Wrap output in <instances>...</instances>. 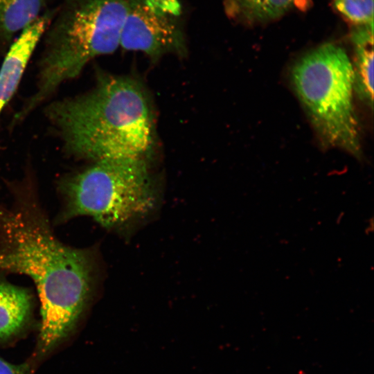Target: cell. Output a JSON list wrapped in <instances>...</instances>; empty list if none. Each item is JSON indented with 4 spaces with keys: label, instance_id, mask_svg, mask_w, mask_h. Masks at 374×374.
Segmentation results:
<instances>
[{
    "label": "cell",
    "instance_id": "9c48e42d",
    "mask_svg": "<svg viewBox=\"0 0 374 374\" xmlns=\"http://www.w3.org/2000/svg\"><path fill=\"white\" fill-rule=\"evenodd\" d=\"M33 296L26 288L0 280V339L17 334L27 323Z\"/></svg>",
    "mask_w": 374,
    "mask_h": 374
},
{
    "label": "cell",
    "instance_id": "6da1fadb",
    "mask_svg": "<svg viewBox=\"0 0 374 374\" xmlns=\"http://www.w3.org/2000/svg\"><path fill=\"white\" fill-rule=\"evenodd\" d=\"M0 203V271L27 276L36 287L41 323L37 348L46 354L71 332L90 298L95 259L54 234L32 187L12 190Z\"/></svg>",
    "mask_w": 374,
    "mask_h": 374
},
{
    "label": "cell",
    "instance_id": "277c9868",
    "mask_svg": "<svg viewBox=\"0 0 374 374\" xmlns=\"http://www.w3.org/2000/svg\"><path fill=\"white\" fill-rule=\"evenodd\" d=\"M60 223L87 216L108 229L123 228L149 213L157 191L144 157L109 158L62 179Z\"/></svg>",
    "mask_w": 374,
    "mask_h": 374
},
{
    "label": "cell",
    "instance_id": "ba28073f",
    "mask_svg": "<svg viewBox=\"0 0 374 374\" xmlns=\"http://www.w3.org/2000/svg\"><path fill=\"white\" fill-rule=\"evenodd\" d=\"M354 47V89L373 108V25L355 26L351 33Z\"/></svg>",
    "mask_w": 374,
    "mask_h": 374
},
{
    "label": "cell",
    "instance_id": "7c38bea8",
    "mask_svg": "<svg viewBox=\"0 0 374 374\" xmlns=\"http://www.w3.org/2000/svg\"><path fill=\"white\" fill-rule=\"evenodd\" d=\"M336 10L355 26L373 25V0H332Z\"/></svg>",
    "mask_w": 374,
    "mask_h": 374
},
{
    "label": "cell",
    "instance_id": "8fae6325",
    "mask_svg": "<svg viewBox=\"0 0 374 374\" xmlns=\"http://www.w3.org/2000/svg\"><path fill=\"white\" fill-rule=\"evenodd\" d=\"M53 0H0V46H10L14 37L42 15Z\"/></svg>",
    "mask_w": 374,
    "mask_h": 374
},
{
    "label": "cell",
    "instance_id": "4fadbf2b",
    "mask_svg": "<svg viewBox=\"0 0 374 374\" xmlns=\"http://www.w3.org/2000/svg\"><path fill=\"white\" fill-rule=\"evenodd\" d=\"M0 374H30V368L26 364H12L0 357Z\"/></svg>",
    "mask_w": 374,
    "mask_h": 374
},
{
    "label": "cell",
    "instance_id": "30bf717a",
    "mask_svg": "<svg viewBox=\"0 0 374 374\" xmlns=\"http://www.w3.org/2000/svg\"><path fill=\"white\" fill-rule=\"evenodd\" d=\"M300 0H224L230 19L246 25L264 24L278 19L296 7Z\"/></svg>",
    "mask_w": 374,
    "mask_h": 374
},
{
    "label": "cell",
    "instance_id": "3957f363",
    "mask_svg": "<svg viewBox=\"0 0 374 374\" xmlns=\"http://www.w3.org/2000/svg\"><path fill=\"white\" fill-rule=\"evenodd\" d=\"M127 0H61L44 35L36 90L13 121L19 122L92 59L120 46Z\"/></svg>",
    "mask_w": 374,
    "mask_h": 374
},
{
    "label": "cell",
    "instance_id": "8992f818",
    "mask_svg": "<svg viewBox=\"0 0 374 374\" xmlns=\"http://www.w3.org/2000/svg\"><path fill=\"white\" fill-rule=\"evenodd\" d=\"M183 8L179 0H127L120 46L152 60L186 53Z\"/></svg>",
    "mask_w": 374,
    "mask_h": 374
},
{
    "label": "cell",
    "instance_id": "5b68a950",
    "mask_svg": "<svg viewBox=\"0 0 374 374\" xmlns=\"http://www.w3.org/2000/svg\"><path fill=\"white\" fill-rule=\"evenodd\" d=\"M294 90L322 145L359 157V129L353 105L352 62L341 46L326 43L293 66Z\"/></svg>",
    "mask_w": 374,
    "mask_h": 374
},
{
    "label": "cell",
    "instance_id": "52a82bcc",
    "mask_svg": "<svg viewBox=\"0 0 374 374\" xmlns=\"http://www.w3.org/2000/svg\"><path fill=\"white\" fill-rule=\"evenodd\" d=\"M54 16L47 9L12 42L0 69V116L15 93L33 52Z\"/></svg>",
    "mask_w": 374,
    "mask_h": 374
},
{
    "label": "cell",
    "instance_id": "7a4b0ae2",
    "mask_svg": "<svg viewBox=\"0 0 374 374\" xmlns=\"http://www.w3.org/2000/svg\"><path fill=\"white\" fill-rule=\"evenodd\" d=\"M46 114L65 150L78 158L144 157L153 141L150 103L129 76L102 75L91 91L55 102Z\"/></svg>",
    "mask_w": 374,
    "mask_h": 374
}]
</instances>
